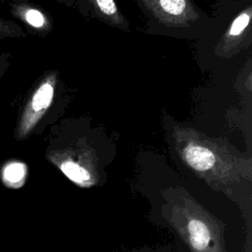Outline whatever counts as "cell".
Here are the masks:
<instances>
[{
  "mask_svg": "<svg viewBox=\"0 0 252 252\" xmlns=\"http://www.w3.org/2000/svg\"><path fill=\"white\" fill-rule=\"evenodd\" d=\"M172 141L182 162L211 188L226 196L252 178V161L227 141L189 127L174 126Z\"/></svg>",
  "mask_w": 252,
  "mask_h": 252,
  "instance_id": "6da1fadb",
  "label": "cell"
},
{
  "mask_svg": "<svg viewBox=\"0 0 252 252\" xmlns=\"http://www.w3.org/2000/svg\"><path fill=\"white\" fill-rule=\"evenodd\" d=\"M165 218L191 252H224L223 224L191 195L168 198Z\"/></svg>",
  "mask_w": 252,
  "mask_h": 252,
  "instance_id": "7a4b0ae2",
  "label": "cell"
},
{
  "mask_svg": "<svg viewBox=\"0 0 252 252\" xmlns=\"http://www.w3.org/2000/svg\"><path fill=\"white\" fill-rule=\"evenodd\" d=\"M47 157L76 185L89 188L97 183V159L92 148L72 146L49 152Z\"/></svg>",
  "mask_w": 252,
  "mask_h": 252,
  "instance_id": "3957f363",
  "label": "cell"
},
{
  "mask_svg": "<svg viewBox=\"0 0 252 252\" xmlns=\"http://www.w3.org/2000/svg\"><path fill=\"white\" fill-rule=\"evenodd\" d=\"M57 82L56 73L47 74L32 94L19 117L16 127V138H27L42 119L50 107Z\"/></svg>",
  "mask_w": 252,
  "mask_h": 252,
  "instance_id": "277c9868",
  "label": "cell"
},
{
  "mask_svg": "<svg viewBox=\"0 0 252 252\" xmlns=\"http://www.w3.org/2000/svg\"><path fill=\"white\" fill-rule=\"evenodd\" d=\"M161 25L169 28H187L200 18L192 0H139Z\"/></svg>",
  "mask_w": 252,
  "mask_h": 252,
  "instance_id": "5b68a950",
  "label": "cell"
},
{
  "mask_svg": "<svg viewBox=\"0 0 252 252\" xmlns=\"http://www.w3.org/2000/svg\"><path fill=\"white\" fill-rule=\"evenodd\" d=\"M251 16L252 9L251 6H248L232 21L221 39V54L227 56L231 51L236 50V46L242 42L245 33L249 29Z\"/></svg>",
  "mask_w": 252,
  "mask_h": 252,
  "instance_id": "8992f818",
  "label": "cell"
},
{
  "mask_svg": "<svg viewBox=\"0 0 252 252\" xmlns=\"http://www.w3.org/2000/svg\"><path fill=\"white\" fill-rule=\"evenodd\" d=\"M96 16L109 26L128 30V23L114 0H89Z\"/></svg>",
  "mask_w": 252,
  "mask_h": 252,
  "instance_id": "52a82bcc",
  "label": "cell"
},
{
  "mask_svg": "<svg viewBox=\"0 0 252 252\" xmlns=\"http://www.w3.org/2000/svg\"><path fill=\"white\" fill-rule=\"evenodd\" d=\"M17 13L29 26L34 29H43L46 27V18L37 9L27 6H21L18 7Z\"/></svg>",
  "mask_w": 252,
  "mask_h": 252,
  "instance_id": "ba28073f",
  "label": "cell"
},
{
  "mask_svg": "<svg viewBox=\"0 0 252 252\" xmlns=\"http://www.w3.org/2000/svg\"><path fill=\"white\" fill-rule=\"evenodd\" d=\"M27 167L24 163L13 161L8 163L3 169V178L11 185L21 184L26 177Z\"/></svg>",
  "mask_w": 252,
  "mask_h": 252,
  "instance_id": "9c48e42d",
  "label": "cell"
},
{
  "mask_svg": "<svg viewBox=\"0 0 252 252\" xmlns=\"http://www.w3.org/2000/svg\"><path fill=\"white\" fill-rule=\"evenodd\" d=\"M24 35V32L16 23L0 18V39L7 37H19Z\"/></svg>",
  "mask_w": 252,
  "mask_h": 252,
  "instance_id": "30bf717a",
  "label": "cell"
}]
</instances>
